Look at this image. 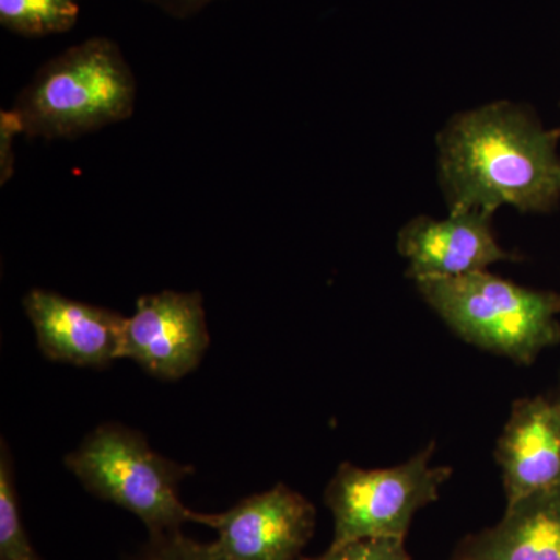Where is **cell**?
<instances>
[{
	"label": "cell",
	"mask_w": 560,
	"mask_h": 560,
	"mask_svg": "<svg viewBox=\"0 0 560 560\" xmlns=\"http://www.w3.org/2000/svg\"><path fill=\"white\" fill-rule=\"evenodd\" d=\"M559 130L523 103L453 114L438 132V179L448 212L495 215L503 206L547 213L560 201Z\"/></svg>",
	"instance_id": "obj_1"
},
{
	"label": "cell",
	"mask_w": 560,
	"mask_h": 560,
	"mask_svg": "<svg viewBox=\"0 0 560 560\" xmlns=\"http://www.w3.org/2000/svg\"><path fill=\"white\" fill-rule=\"evenodd\" d=\"M135 101V75L119 47L92 38L47 62L13 113L32 138L72 139L128 119Z\"/></svg>",
	"instance_id": "obj_2"
},
{
	"label": "cell",
	"mask_w": 560,
	"mask_h": 560,
	"mask_svg": "<svg viewBox=\"0 0 560 560\" xmlns=\"http://www.w3.org/2000/svg\"><path fill=\"white\" fill-rule=\"evenodd\" d=\"M423 301L464 341L530 364L560 342V294L534 290L478 271L459 278L420 279Z\"/></svg>",
	"instance_id": "obj_3"
},
{
	"label": "cell",
	"mask_w": 560,
	"mask_h": 560,
	"mask_svg": "<svg viewBox=\"0 0 560 560\" xmlns=\"http://www.w3.org/2000/svg\"><path fill=\"white\" fill-rule=\"evenodd\" d=\"M65 463L88 492L135 514L149 534L178 530L197 518L178 495L194 467L164 458L142 433L121 423H102Z\"/></svg>",
	"instance_id": "obj_4"
},
{
	"label": "cell",
	"mask_w": 560,
	"mask_h": 560,
	"mask_svg": "<svg viewBox=\"0 0 560 560\" xmlns=\"http://www.w3.org/2000/svg\"><path fill=\"white\" fill-rule=\"evenodd\" d=\"M434 442L400 466L389 469H360L342 463L335 471L324 503L334 517V541L394 537L405 539L412 517L440 499V490L453 470L431 466Z\"/></svg>",
	"instance_id": "obj_5"
},
{
	"label": "cell",
	"mask_w": 560,
	"mask_h": 560,
	"mask_svg": "<svg viewBox=\"0 0 560 560\" xmlns=\"http://www.w3.org/2000/svg\"><path fill=\"white\" fill-rule=\"evenodd\" d=\"M195 523L217 533L213 547L226 560H296L315 533V506L289 486L250 495L221 514Z\"/></svg>",
	"instance_id": "obj_6"
},
{
	"label": "cell",
	"mask_w": 560,
	"mask_h": 560,
	"mask_svg": "<svg viewBox=\"0 0 560 560\" xmlns=\"http://www.w3.org/2000/svg\"><path fill=\"white\" fill-rule=\"evenodd\" d=\"M209 342L201 294L167 290L139 298L135 315L125 320L120 360L162 381H179L197 370Z\"/></svg>",
	"instance_id": "obj_7"
},
{
	"label": "cell",
	"mask_w": 560,
	"mask_h": 560,
	"mask_svg": "<svg viewBox=\"0 0 560 560\" xmlns=\"http://www.w3.org/2000/svg\"><path fill=\"white\" fill-rule=\"evenodd\" d=\"M493 215L478 210L448 212L445 219L418 215L397 234V250L408 261V278L447 279L486 271L517 259L497 241Z\"/></svg>",
	"instance_id": "obj_8"
},
{
	"label": "cell",
	"mask_w": 560,
	"mask_h": 560,
	"mask_svg": "<svg viewBox=\"0 0 560 560\" xmlns=\"http://www.w3.org/2000/svg\"><path fill=\"white\" fill-rule=\"evenodd\" d=\"M44 357L80 368L120 360L125 316L35 289L22 301Z\"/></svg>",
	"instance_id": "obj_9"
},
{
	"label": "cell",
	"mask_w": 560,
	"mask_h": 560,
	"mask_svg": "<svg viewBox=\"0 0 560 560\" xmlns=\"http://www.w3.org/2000/svg\"><path fill=\"white\" fill-rule=\"evenodd\" d=\"M506 504L560 486V401L525 397L512 405L495 451Z\"/></svg>",
	"instance_id": "obj_10"
},
{
	"label": "cell",
	"mask_w": 560,
	"mask_h": 560,
	"mask_svg": "<svg viewBox=\"0 0 560 560\" xmlns=\"http://www.w3.org/2000/svg\"><path fill=\"white\" fill-rule=\"evenodd\" d=\"M455 560H560V486L506 504L503 518L467 537Z\"/></svg>",
	"instance_id": "obj_11"
},
{
	"label": "cell",
	"mask_w": 560,
	"mask_h": 560,
	"mask_svg": "<svg viewBox=\"0 0 560 560\" xmlns=\"http://www.w3.org/2000/svg\"><path fill=\"white\" fill-rule=\"evenodd\" d=\"M79 11V0H0V24L18 35L38 38L70 31Z\"/></svg>",
	"instance_id": "obj_12"
},
{
	"label": "cell",
	"mask_w": 560,
	"mask_h": 560,
	"mask_svg": "<svg viewBox=\"0 0 560 560\" xmlns=\"http://www.w3.org/2000/svg\"><path fill=\"white\" fill-rule=\"evenodd\" d=\"M0 560H43L22 522L13 458L5 440L0 448Z\"/></svg>",
	"instance_id": "obj_13"
},
{
	"label": "cell",
	"mask_w": 560,
	"mask_h": 560,
	"mask_svg": "<svg viewBox=\"0 0 560 560\" xmlns=\"http://www.w3.org/2000/svg\"><path fill=\"white\" fill-rule=\"evenodd\" d=\"M131 560H226L217 551L212 541H200L184 536L183 530L150 534L142 550Z\"/></svg>",
	"instance_id": "obj_14"
},
{
	"label": "cell",
	"mask_w": 560,
	"mask_h": 560,
	"mask_svg": "<svg viewBox=\"0 0 560 560\" xmlns=\"http://www.w3.org/2000/svg\"><path fill=\"white\" fill-rule=\"evenodd\" d=\"M302 560H411L405 547V539L394 537H371L330 545L329 550L318 558Z\"/></svg>",
	"instance_id": "obj_15"
},
{
	"label": "cell",
	"mask_w": 560,
	"mask_h": 560,
	"mask_svg": "<svg viewBox=\"0 0 560 560\" xmlns=\"http://www.w3.org/2000/svg\"><path fill=\"white\" fill-rule=\"evenodd\" d=\"M2 183L10 178L11 164H13V156H11V140L14 136L22 132L21 121L18 119L16 114L2 113Z\"/></svg>",
	"instance_id": "obj_16"
},
{
	"label": "cell",
	"mask_w": 560,
	"mask_h": 560,
	"mask_svg": "<svg viewBox=\"0 0 560 560\" xmlns=\"http://www.w3.org/2000/svg\"><path fill=\"white\" fill-rule=\"evenodd\" d=\"M158 2L164 3V5L168 7V9L184 11L200 9V7L212 2V0H158Z\"/></svg>",
	"instance_id": "obj_17"
},
{
	"label": "cell",
	"mask_w": 560,
	"mask_h": 560,
	"mask_svg": "<svg viewBox=\"0 0 560 560\" xmlns=\"http://www.w3.org/2000/svg\"><path fill=\"white\" fill-rule=\"evenodd\" d=\"M556 399L560 401V378H559V389H558V396H556Z\"/></svg>",
	"instance_id": "obj_18"
},
{
	"label": "cell",
	"mask_w": 560,
	"mask_h": 560,
	"mask_svg": "<svg viewBox=\"0 0 560 560\" xmlns=\"http://www.w3.org/2000/svg\"><path fill=\"white\" fill-rule=\"evenodd\" d=\"M559 132H560V128H558Z\"/></svg>",
	"instance_id": "obj_19"
}]
</instances>
